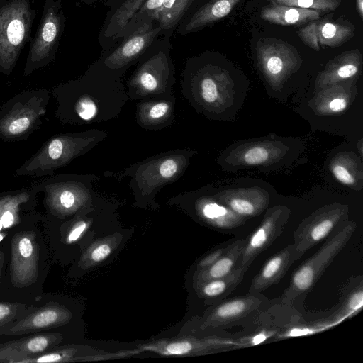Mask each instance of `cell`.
I'll return each instance as SVG.
<instances>
[{"mask_svg":"<svg viewBox=\"0 0 363 363\" xmlns=\"http://www.w3.org/2000/svg\"><path fill=\"white\" fill-rule=\"evenodd\" d=\"M169 203L185 211L194 212L208 225L220 230H230L243 225L247 218L240 216L229 208L199 191H189L173 196Z\"/></svg>","mask_w":363,"mask_h":363,"instance_id":"obj_14","label":"cell"},{"mask_svg":"<svg viewBox=\"0 0 363 363\" xmlns=\"http://www.w3.org/2000/svg\"><path fill=\"white\" fill-rule=\"evenodd\" d=\"M65 20L61 0L45 1L43 15L26 58L24 77H29L52 61L65 29Z\"/></svg>","mask_w":363,"mask_h":363,"instance_id":"obj_12","label":"cell"},{"mask_svg":"<svg viewBox=\"0 0 363 363\" xmlns=\"http://www.w3.org/2000/svg\"><path fill=\"white\" fill-rule=\"evenodd\" d=\"M335 177L341 183L346 185L354 184V179L350 172L340 164H335L332 167Z\"/></svg>","mask_w":363,"mask_h":363,"instance_id":"obj_37","label":"cell"},{"mask_svg":"<svg viewBox=\"0 0 363 363\" xmlns=\"http://www.w3.org/2000/svg\"><path fill=\"white\" fill-rule=\"evenodd\" d=\"M196 0H163L155 21L161 36L170 39L174 31L189 12Z\"/></svg>","mask_w":363,"mask_h":363,"instance_id":"obj_28","label":"cell"},{"mask_svg":"<svg viewBox=\"0 0 363 363\" xmlns=\"http://www.w3.org/2000/svg\"><path fill=\"white\" fill-rule=\"evenodd\" d=\"M257 53L265 72L273 77L292 68L298 59L296 50L291 45L275 38L259 39L257 43Z\"/></svg>","mask_w":363,"mask_h":363,"instance_id":"obj_21","label":"cell"},{"mask_svg":"<svg viewBox=\"0 0 363 363\" xmlns=\"http://www.w3.org/2000/svg\"><path fill=\"white\" fill-rule=\"evenodd\" d=\"M44 218L38 212L26 217L8 232L3 241L6 300L29 305L43 293L52 261L44 230Z\"/></svg>","mask_w":363,"mask_h":363,"instance_id":"obj_1","label":"cell"},{"mask_svg":"<svg viewBox=\"0 0 363 363\" xmlns=\"http://www.w3.org/2000/svg\"><path fill=\"white\" fill-rule=\"evenodd\" d=\"M320 12L290 6L271 4L262 8L261 18L274 24L296 26L318 20Z\"/></svg>","mask_w":363,"mask_h":363,"instance_id":"obj_26","label":"cell"},{"mask_svg":"<svg viewBox=\"0 0 363 363\" xmlns=\"http://www.w3.org/2000/svg\"><path fill=\"white\" fill-rule=\"evenodd\" d=\"M99 179L94 174H60L35 184L43 194L45 217L48 220L72 218L89 208L98 197L94 185Z\"/></svg>","mask_w":363,"mask_h":363,"instance_id":"obj_4","label":"cell"},{"mask_svg":"<svg viewBox=\"0 0 363 363\" xmlns=\"http://www.w3.org/2000/svg\"><path fill=\"white\" fill-rule=\"evenodd\" d=\"M55 118L62 125H84L109 121L129 100L125 84L89 66L80 77L60 83L51 91Z\"/></svg>","mask_w":363,"mask_h":363,"instance_id":"obj_2","label":"cell"},{"mask_svg":"<svg viewBox=\"0 0 363 363\" xmlns=\"http://www.w3.org/2000/svg\"><path fill=\"white\" fill-rule=\"evenodd\" d=\"M75 320V309L71 301L43 292L18 318L0 328V342L40 332H60L69 335Z\"/></svg>","mask_w":363,"mask_h":363,"instance_id":"obj_7","label":"cell"},{"mask_svg":"<svg viewBox=\"0 0 363 363\" xmlns=\"http://www.w3.org/2000/svg\"><path fill=\"white\" fill-rule=\"evenodd\" d=\"M170 39L160 37L137 62L125 86L129 100L173 95L175 67Z\"/></svg>","mask_w":363,"mask_h":363,"instance_id":"obj_6","label":"cell"},{"mask_svg":"<svg viewBox=\"0 0 363 363\" xmlns=\"http://www.w3.org/2000/svg\"><path fill=\"white\" fill-rule=\"evenodd\" d=\"M69 335L60 332L28 334L0 342V363H21L26 357L63 344Z\"/></svg>","mask_w":363,"mask_h":363,"instance_id":"obj_16","label":"cell"},{"mask_svg":"<svg viewBox=\"0 0 363 363\" xmlns=\"http://www.w3.org/2000/svg\"><path fill=\"white\" fill-rule=\"evenodd\" d=\"M272 4L290 6L321 11H333L342 0H268Z\"/></svg>","mask_w":363,"mask_h":363,"instance_id":"obj_32","label":"cell"},{"mask_svg":"<svg viewBox=\"0 0 363 363\" xmlns=\"http://www.w3.org/2000/svg\"><path fill=\"white\" fill-rule=\"evenodd\" d=\"M196 154V150L192 149L171 150L132 164L122 171H106L104 174L118 182L130 177L128 186L135 206L157 208L155 197L158 192L184 175Z\"/></svg>","mask_w":363,"mask_h":363,"instance_id":"obj_3","label":"cell"},{"mask_svg":"<svg viewBox=\"0 0 363 363\" xmlns=\"http://www.w3.org/2000/svg\"><path fill=\"white\" fill-rule=\"evenodd\" d=\"M50 93L47 89L23 91L0 106V139L26 140L39 128L47 112Z\"/></svg>","mask_w":363,"mask_h":363,"instance_id":"obj_9","label":"cell"},{"mask_svg":"<svg viewBox=\"0 0 363 363\" xmlns=\"http://www.w3.org/2000/svg\"><path fill=\"white\" fill-rule=\"evenodd\" d=\"M245 238L233 241L228 250L208 267L199 271L196 276V286L203 282L221 278L230 274L238 267Z\"/></svg>","mask_w":363,"mask_h":363,"instance_id":"obj_27","label":"cell"},{"mask_svg":"<svg viewBox=\"0 0 363 363\" xmlns=\"http://www.w3.org/2000/svg\"><path fill=\"white\" fill-rule=\"evenodd\" d=\"M176 98H147L136 104L135 120L138 125L147 130H160L169 127L175 118Z\"/></svg>","mask_w":363,"mask_h":363,"instance_id":"obj_20","label":"cell"},{"mask_svg":"<svg viewBox=\"0 0 363 363\" xmlns=\"http://www.w3.org/2000/svg\"><path fill=\"white\" fill-rule=\"evenodd\" d=\"M346 106L347 102L342 98H335L329 103V108L333 112L342 111Z\"/></svg>","mask_w":363,"mask_h":363,"instance_id":"obj_40","label":"cell"},{"mask_svg":"<svg viewBox=\"0 0 363 363\" xmlns=\"http://www.w3.org/2000/svg\"><path fill=\"white\" fill-rule=\"evenodd\" d=\"M232 242L229 241L220 245L204 256L197 264L198 272L208 267L218 259L228 250Z\"/></svg>","mask_w":363,"mask_h":363,"instance_id":"obj_36","label":"cell"},{"mask_svg":"<svg viewBox=\"0 0 363 363\" xmlns=\"http://www.w3.org/2000/svg\"><path fill=\"white\" fill-rule=\"evenodd\" d=\"M260 294H250L220 301L203 318L204 329L215 328L235 323L257 311L263 303Z\"/></svg>","mask_w":363,"mask_h":363,"instance_id":"obj_18","label":"cell"},{"mask_svg":"<svg viewBox=\"0 0 363 363\" xmlns=\"http://www.w3.org/2000/svg\"><path fill=\"white\" fill-rule=\"evenodd\" d=\"M340 301L325 320L329 323H337L359 313L363 306L362 276L352 277L342 289Z\"/></svg>","mask_w":363,"mask_h":363,"instance_id":"obj_25","label":"cell"},{"mask_svg":"<svg viewBox=\"0 0 363 363\" xmlns=\"http://www.w3.org/2000/svg\"><path fill=\"white\" fill-rule=\"evenodd\" d=\"M123 1L124 0H105L104 4H106V6H108L109 7H111V6H116L119 4H121Z\"/></svg>","mask_w":363,"mask_h":363,"instance_id":"obj_42","label":"cell"},{"mask_svg":"<svg viewBox=\"0 0 363 363\" xmlns=\"http://www.w3.org/2000/svg\"><path fill=\"white\" fill-rule=\"evenodd\" d=\"M35 15L30 0H0V73H12Z\"/></svg>","mask_w":363,"mask_h":363,"instance_id":"obj_10","label":"cell"},{"mask_svg":"<svg viewBox=\"0 0 363 363\" xmlns=\"http://www.w3.org/2000/svg\"><path fill=\"white\" fill-rule=\"evenodd\" d=\"M199 1L201 2V1H205V0H199Z\"/></svg>","mask_w":363,"mask_h":363,"instance_id":"obj_44","label":"cell"},{"mask_svg":"<svg viewBox=\"0 0 363 363\" xmlns=\"http://www.w3.org/2000/svg\"><path fill=\"white\" fill-rule=\"evenodd\" d=\"M354 27L330 21H312L298 31L302 41L318 50L320 47H337L353 36Z\"/></svg>","mask_w":363,"mask_h":363,"instance_id":"obj_19","label":"cell"},{"mask_svg":"<svg viewBox=\"0 0 363 363\" xmlns=\"http://www.w3.org/2000/svg\"><path fill=\"white\" fill-rule=\"evenodd\" d=\"M240 0H209L193 11H189L177 28L180 35H187L203 29L225 17Z\"/></svg>","mask_w":363,"mask_h":363,"instance_id":"obj_24","label":"cell"},{"mask_svg":"<svg viewBox=\"0 0 363 363\" xmlns=\"http://www.w3.org/2000/svg\"><path fill=\"white\" fill-rule=\"evenodd\" d=\"M216 345L212 342H192L190 341H179L174 342L168 344L164 347V350H162V354H174V355H181L184 354L186 353H189L192 352H203L209 351L213 347H216Z\"/></svg>","mask_w":363,"mask_h":363,"instance_id":"obj_33","label":"cell"},{"mask_svg":"<svg viewBox=\"0 0 363 363\" xmlns=\"http://www.w3.org/2000/svg\"><path fill=\"white\" fill-rule=\"evenodd\" d=\"M5 272V251L3 242H0V300H6L4 289Z\"/></svg>","mask_w":363,"mask_h":363,"instance_id":"obj_39","label":"cell"},{"mask_svg":"<svg viewBox=\"0 0 363 363\" xmlns=\"http://www.w3.org/2000/svg\"><path fill=\"white\" fill-rule=\"evenodd\" d=\"M295 262V248L292 243L266 260L260 270L253 277L248 293L260 294L271 286L279 283Z\"/></svg>","mask_w":363,"mask_h":363,"instance_id":"obj_23","label":"cell"},{"mask_svg":"<svg viewBox=\"0 0 363 363\" xmlns=\"http://www.w3.org/2000/svg\"><path fill=\"white\" fill-rule=\"evenodd\" d=\"M81 356L78 346L63 343L43 353L28 357L21 363L69 362L78 360Z\"/></svg>","mask_w":363,"mask_h":363,"instance_id":"obj_31","label":"cell"},{"mask_svg":"<svg viewBox=\"0 0 363 363\" xmlns=\"http://www.w3.org/2000/svg\"><path fill=\"white\" fill-rule=\"evenodd\" d=\"M348 209L343 205L325 206L306 218L294 232L295 259L325 240L347 218Z\"/></svg>","mask_w":363,"mask_h":363,"instance_id":"obj_13","label":"cell"},{"mask_svg":"<svg viewBox=\"0 0 363 363\" xmlns=\"http://www.w3.org/2000/svg\"><path fill=\"white\" fill-rule=\"evenodd\" d=\"M82 2L87 4V5H93L99 1H101V0H79Z\"/></svg>","mask_w":363,"mask_h":363,"instance_id":"obj_43","label":"cell"},{"mask_svg":"<svg viewBox=\"0 0 363 363\" xmlns=\"http://www.w3.org/2000/svg\"><path fill=\"white\" fill-rule=\"evenodd\" d=\"M245 272L240 267L228 275L209 280L196 286L199 296L207 301L218 302L230 295L242 281Z\"/></svg>","mask_w":363,"mask_h":363,"instance_id":"obj_29","label":"cell"},{"mask_svg":"<svg viewBox=\"0 0 363 363\" xmlns=\"http://www.w3.org/2000/svg\"><path fill=\"white\" fill-rule=\"evenodd\" d=\"M28 304L9 300H0V328L18 318L27 309Z\"/></svg>","mask_w":363,"mask_h":363,"instance_id":"obj_34","label":"cell"},{"mask_svg":"<svg viewBox=\"0 0 363 363\" xmlns=\"http://www.w3.org/2000/svg\"><path fill=\"white\" fill-rule=\"evenodd\" d=\"M38 194L34 184L0 192V233L7 235L11 229L36 212Z\"/></svg>","mask_w":363,"mask_h":363,"instance_id":"obj_17","label":"cell"},{"mask_svg":"<svg viewBox=\"0 0 363 363\" xmlns=\"http://www.w3.org/2000/svg\"><path fill=\"white\" fill-rule=\"evenodd\" d=\"M218 200L236 214L247 218L258 216L267 206V199L262 195L228 194L218 196Z\"/></svg>","mask_w":363,"mask_h":363,"instance_id":"obj_30","label":"cell"},{"mask_svg":"<svg viewBox=\"0 0 363 363\" xmlns=\"http://www.w3.org/2000/svg\"><path fill=\"white\" fill-rule=\"evenodd\" d=\"M289 216L290 211L286 206H278L267 211L261 223L245 238L238 267L246 272L255 258L281 235Z\"/></svg>","mask_w":363,"mask_h":363,"instance_id":"obj_15","label":"cell"},{"mask_svg":"<svg viewBox=\"0 0 363 363\" xmlns=\"http://www.w3.org/2000/svg\"><path fill=\"white\" fill-rule=\"evenodd\" d=\"M144 1L124 0L110 7L99 33L98 40L101 52L108 50L120 40L128 22Z\"/></svg>","mask_w":363,"mask_h":363,"instance_id":"obj_22","label":"cell"},{"mask_svg":"<svg viewBox=\"0 0 363 363\" xmlns=\"http://www.w3.org/2000/svg\"><path fill=\"white\" fill-rule=\"evenodd\" d=\"M269 157L268 151L259 146L252 147L246 151L244 154V161L246 164L250 165H257L260 164Z\"/></svg>","mask_w":363,"mask_h":363,"instance_id":"obj_35","label":"cell"},{"mask_svg":"<svg viewBox=\"0 0 363 363\" xmlns=\"http://www.w3.org/2000/svg\"><path fill=\"white\" fill-rule=\"evenodd\" d=\"M111 247L107 243L97 245L90 253V257L96 262L105 259L111 252Z\"/></svg>","mask_w":363,"mask_h":363,"instance_id":"obj_38","label":"cell"},{"mask_svg":"<svg viewBox=\"0 0 363 363\" xmlns=\"http://www.w3.org/2000/svg\"><path fill=\"white\" fill-rule=\"evenodd\" d=\"M107 131L91 129L54 135L13 173L14 177L50 176L106 140Z\"/></svg>","mask_w":363,"mask_h":363,"instance_id":"obj_5","label":"cell"},{"mask_svg":"<svg viewBox=\"0 0 363 363\" xmlns=\"http://www.w3.org/2000/svg\"><path fill=\"white\" fill-rule=\"evenodd\" d=\"M356 4H357V11H358L361 18H362V17H363V0H356Z\"/></svg>","mask_w":363,"mask_h":363,"instance_id":"obj_41","label":"cell"},{"mask_svg":"<svg viewBox=\"0 0 363 363\" xmlns=\"http://www.w3.org/2000/svg\"><path fill=\"white\" fill-rule=\"evenodd\" d=\"M160 37L159 25L151 19L145 20L110 49L101 52L90 66L114 79L122 80Z\"/></svg>","mask_w":363,"mask_h":363,"instance_id":"obj_11","label":"cell"},{"mask_svg":"<svg viewBox=\"0 0 363 363\" xmlns=\"http://www.w3.org/2000/svg\"><path fill=\"white\" fill-rule=\"evenodd\" d=\"M357 228L352 221L345 223L335 233L328 238L320 247L293 272L288 287L279 302L293 306L303 301L313 290L326 269L346 246Z\"/></svg>","mask_w":363,"mask_h":363,"instance_id":"obj_8","label":"cell"}]
</instances>
